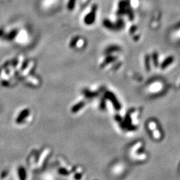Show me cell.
I'll list each match as a JSON object with an SVG mask.
<instances>
[{
  "mask_svg": "<svg viewBox=\"0 0 180 180\" xmlns=\"http://www.w3.org/2000/svg\"><path fill=\"white\" fill-rule=\"evenodd\" d=\"M18 174H19V180H26V172L25 169L23 167H19V171H18Z\"/></svg>",
  "mask_w": 180,
  "mask_h": 180,
  "instance_id": "1",
  "label": "cell"
},
{
  "mask_svg": "<svg viewBox=\"0 0 180 180\" xmlns=\"http://www.w3.org/2000/svg\"><path fill=\"white\" fill-rule=\"evenodd\" d=\"M75 1L76 0H70V2H69V7L70 8V9H72L73 7V6H74V3H75Z\"/></svg>",
  "mask_w": 180,
  "mask_h": 180,
  "instance_id": "2",
  "label": "cell"
}]
</instances>
